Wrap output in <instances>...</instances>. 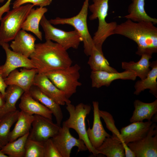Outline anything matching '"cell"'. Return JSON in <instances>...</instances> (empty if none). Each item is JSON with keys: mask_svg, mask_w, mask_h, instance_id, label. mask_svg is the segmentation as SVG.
<instances>
[{"mask_svg": "<svg viewBox=\"0 0 157 157\" xmlns=\"http://www.w3.org/2000/svg\"><path fill=\"white\" fill-rule=\"evenodd\" d=\"M5 103L4 97L0 92V109L3 106Z\"/></svg>", "mask_w": 157, "mask_h": 157, "instance_id": "cell-38", "label": "cell"}, {"mask_svg": "<svg viewBox=\"0 0 157 157\" xmlns=\"http://www.w3.org/2000/svg\"><path fill=\"white\" fill-rule=\"evenodd\" d=\"M153 123L151 120L145 122H134L121 128L120 133L124 150L129 148L127 145L128 143L144 138L147 134Z\"/></svg>", "mask_w": 157, "mask_h": 157, "instance_id": "cell-15", "label": "cell"}, {"mask_svg": "<svg viewBox=\"0 0 157 157\" xmlns=\"http://www.w3.org/2000/svg\"><path fill=\"white\" fill-rule=\"evenodd\" d=\"M99 154L107 157H124V148L121 140L113 135L106 138L101 144L96 149Z\"/></svg>", "mask_w": 157, "mask_h": 157, "instance_id": "cell-23", "label": "cell"}, {"mask_svg": "<svg viewBox=\"0 0 157 157\" xmlns=\"http://www.w3.org/2000/svg\"><path fill=\"white\" fill-rule=\"evenodd\" d=\"M80 66L76 64L66 68L51 71L45 73L51 81L63 92L69 99L81 86L79 81Z\"/></svg>", "mask_w": 157, "mask_h": 157, "instance_id": "cell-7", "label": "cell"}, {"mask_svg": "<svg viewBox=\"0 0 157 157\" xmlns=\"http://www.w3.org/2000/svg\"><path fill=\"white\" fill-rule=\"evenodd\" d=\"M34 116L28 138L43 142L57 134L61 126L54 123L52 119L39 115Z\"/></svg>", "mask_w": 157, "mask_h": 157, "instance_id": "cell-10", "label": "cell"}, {"mask_svg": "<svg viewBox=\"0 0 157 157\" xmlns=\"http://www.w3.org/2000/svg\"><path fill=\"white\" fill-rule=\"evenodd\" d=\"M132 2L128 6V14L124 17L135 22H151L155 25L157 19L152 18L147 14L145 9V0H131Z\"/></svg>", "mask_w": 157, "mask_h": 157, "instance_id": "cell-25", "label": "cell"}, {"mask_svg": "<svg viewBox=\"0 0 157 157\" xmlns=\"http://www.w3.org/2000/svg\"><path fill=\"white\" fill-rule=\"evenodd\" d=\"M51 138L62 157H69L72 150L75 147H77L78 152L88 150L82 140L71 134L69 129L64 122L57 134Z\"/></svg>", "mask_w": 157, "mask_h": 157, "instance_id": "cell-9", "label": "cell"}, {"mask_svg": "<svg viewBox=\"0 0 157 157\" xmlns=\"http://www.w3.org/2000/svg\"><path fill=\"white\" fill-rule=\"evenodd\" d=\"M0 157H8V156L3 153L0 150Z\"/></svg>", "mask_w": 157, "mask_h": 157, "instance_id": "cell-40", "label": "cell"}, {"mask_svg": "<svg viewBox=\"0 0 157 157\" xmlns=\"http://www.w3.org/2000/svg\"><path fill=\"white\" fill-rule=\"evenodd\" d=\"M5 0H0V3H3Z\"/></svg>", "mask_w": 157, "mask_h": 157, "instance_id": "cell-41", "label": "cell"}, {"mask_svg": "<svg viewBox=\"0 0 157 157\" xmlns=\"http://www.w3.org/2000/svg\"><path fill=\"white\" fill-rule=\"evenodd\" d=\"M52 0H16L13 3V8L18 7L26 3H31L34 6L45 7L49 6Z\"/></svg>", "mask_w": 157, "mask_h": 157, "instance_id": "cell-35", "label": "cell"}, {"mask_svg": "<svg viewBox=\"0 0 157 157\" xmlns=\"http://www.w3.org/2000/svg\"><path fill=\"white\" fill-rule=\"evenodd\" d=\"M19 113L20 111L17 110L7 114L0 119V145L2 147L9 142L11 128L17 121Z\"/></svg>", "mask_w": 157, "mask_h": 157, "instance_id": "cell-30", "label": "cell"}, {"mask_svg": "<svg viewBox=\"0 0 157 157\" xmlns=\"http://www.w3.org/2000/svg\"><path fill=\"white\" fill-rule=\"evenodd\" d=\"M89 2V0H85L81 9L75 16L66 18L57 17L49 20L52 24H68L73 26L82 38L84 52L87 56H90L91 54L94 45L92 38L89 33L87 23Z\"/></svg>", "mask_w": 157, "mask_h": 157, "instance_id": "cell-6", "label": "cell"}, {"mask_svg": "<svg viewBox=\"0 0 157 157\" xmlns=\"http://www.w3.org/2000/svg\"><path fill=\"white\" fill-rule=\"evenodd\" d=\"M8 86L6 84L3 77L2 67L0 66V92L4 97L5 91Z\"/></svg>", "mask_w": 157, "mask_h": 157, "instance_id": "cell-36", "label": "cell"}, {"mask_svg": "<svg viewBox=\"0 0 157 157\" xmlns=\"http://www.w3.org/2000/svg\"><path fill=\"white\" fill-rule=\"evenodd\" d=\"M0 120H1V119H0ZM1 147H2L0 145V149H1Z\"/></svg>", "mask_w": 157, "mask_h": 157, "instance_id": "cell-42", "label": "cell"}, {"mask_svg": "<svg viewBox=\"0 0 157 157\" xmlns=\"http://www.w3.org/2000/svg\"><path fill=\"white\" fill-rule=\"evenodd\" d=\"M137 77L135 72L129 70H125L121 72L92 70L90 75L92 87L97 88L103 86H108L113 81L117 79L134 81Z\"/></svg>", "mask_w": 157, "mask_h": 157, "instance_id": "cell-14", "label": "cell"}, {"mask_svg": "<svg viewBox=\"0 0 157 157\" xmlns=\"http://www.w3.org/2000/svg\"><path fill=\"white\" fill-rule=\"evenodd\" d=\"M36 40L33 35L20 30L12 41L10 47L14 51L29 58L35 50Z\"/></svg>", "mask_w": 157, "mask_h": 157, "instance_id": "cell-18", "label": "cell"}, {"mask_svg": "<svg viewBox=\"0 0 157 157\" xmlns=\"http://www.w3.org/2000/svg\"><path fill=\"white\" fill-rule=\"evenodd\" d=\"M0 45L4 49L6 55V62L1 65L4 79L12 71L17 68H35L30 58L11 50L8 43L0 41Z\"/></svg>", "mask_w": 157, "mask_h": 157, "instance_id": "cell-12", "label": "cell"}, {"mask_svg": "<svg viewBox=\"0 0 157 157\" xmlns=\"http://www.w3.org/2000/svg\"><path fill=\"white\" fill-rule=\"evenodd\" d=\"M29 92L34 99L51 112L55 118L56 123L61 126L63 118V114L60 106L35 86L33 85L31 88Z\"/></svg>", "mask_w": 157, "mask_h": 157, "instance_id": "cell-20", "label": "cell"}, {"mask_svg": "<svg viewBox=\"0 0 157 157\" xmlns=\"http://www.w3.org/2000/svg\"><path fill=\"white\" fill-rule=\"evenodd\" d=\"M47 11L45 7L32 8L23 24L22 29L32 32L42 41V33L39 30V25L42 18Z\"/></svg>", "mask_w": 157, "mask_h": 157, "instance_id": "cell-21", "label": "cell"}, {"mask_svg": "<svg viewBox=\"0 0 157 157\" xmlns=\"http://www.w3.org/2000/svg\"><path fill=\"white\" fill-rule=\"evenodd\" d=\"M88 63L92 71H104L117 72V71L110 66L104 56L102 50H99L93 45Z\"/></svg>", "mask_w": 157, "mask_h": 157, "instance_id": "cell-29", "label": "cell"}, {"mask_svg": "<svg viewBox=\"0 0 157 157\" xmlns=\"http://www.w3.org/2000/svg\"><path fill=\"white\" fill-rule=\"evenodd\" d=\"M99 113L100 117L104 120L107 128L112 132L113 135L117 136L122 142L120 132L115 126V122L112 115L107 111L100 110Z\"/></svg>", "mask_w": 157, "mask_h": 157, "instance_id": "cell-33", "label": "cell"}, {"mask_svg": "<svg viewBox=\"0 0 157 157\" xmlns=\"http://www.w3.org/2000/svg\"><path fill=\"white\" fill-rule=\"evenodd\" d=\"M29 58L38 73L65 69L72 63L67 50L59 44L50 40L36 44L35 50Z\"/></svg>", "mask_w": 157, "mask_h": 157, "instance_id": "cell-2", "label": "cell"}, {"mask_svg": "<svg viewBox=\"0 0 157 157\" xmlns=\"http://www.w3.org/2000/svg\"><path fill=\"white\" fill-rule=\"evenodd\" d=\"M24 92L23 90L17 86H8L4 95L5 103L0 109V119L7 114L17 110L16 103Z\"/></svg>", "mask_w": 157, "mask_h": 157, "instance_id": "cell-26", "label": "cell"}, {"mask_svg": "<svg viewBox=\"0 0 157 157\" xmlns=\"http://www.w3.org/2000/svg\"><path fill=\"white\" fill-rule=\"evenodd\" d=\"M34 116L20 111L18 119L13 130L10 131L9 142L13 141L29 133L31 128Z\"/></svg>", "mask_w": 157, "mask_h": 157, "instance_id": "cell-27", "label": "cell"}, {"mask_svg": "<svg viewBox=\"0 0 157 157\" xmlns=\"http://www.w3.org/2000/svg\"><path fill=\"white\" fill-rule=\"evenodd\" d=\"M24 157H44L43 142L28 138L25 144Z\"/></svg>", "mask_w": 157, "mask_h": 157, "instance_id": "cell-32", "label": "cell"}, {"mask_svg": "<svg viewBox=\"0 0 157 157\" xmlns=\"http://www.w3.org/2000/svg\"><path fill=\"white\" fill-rule=\"evenodd\" d=\"M66 109L69 117L64 121L66 125L69 129H72L78 134L79 138L82 140L90 153L95 156L99 154L96 149L90 144L87 133L85 119L91 110L90 105L81 103L75 106L71 102L67 103Z\"/></svg>", "mask_w": 157, "mask_h": 157, "instance_id": "cell-4", "label": "cell"}, {"mask_svg": "<svg viewBox=\"0 0 157 157\" xmlns=\"http://www.w3.org/2000/svg\"><path fill=\"white\" fill-rule=\"evenodd\" d=\"M134 110L130 119L132 123L143 122L144 120H151L154 115L157 113V99L154 101L147 103L137 99L134 102Z\"/></svg>", "mask_w": 157, "mask_h": 157, "instance_id": "cell-22", "label": "cell"}, {"mask_svg": "<svg viewBox=\"0 0 157 157\" xmlns=\"http://www.w3.org/2000/svg\"><path fill=\"white\" fill-rule=\"evenodd\" d=\"M29 133L9 142L0 150L9 157H24L25 144Z\"/></svg>", "mask_w": 157, "mask_h": 157, "instance_id": "cell-31", "label": "cell"}, {"mask_svg": "<svg viewBox=\"0 0 157 157\" xmlns=\"http://www.w3.org/2000/svg\"><path fill=\"white\" fill-rule=\"evenodd\" d=\"M151 121L153 122H156L157 121V113L155 114L152 117Z\"/></svg>", "mask_w": 157, "mask_h": 157, "instance_id": "cell-39", "label": "cell"}, {"mask_svg": "<svg viewBox=\"0 0 157 157\" xmlns=\"http://www.w3.org/2000/svg\"><path fill=\"white\" fill-rule=\"evenodd\" d=\"M33 85L37 87L60 106L71 102L65 93L56 87L44 73L36 74Z\"/></svg>", "mask_w": 157, "mask_h": 157, "instance_id": "cell-13", "label": "cell"}, {"mask_svg": "<svg viewBox=\"0 0 157 157\" xmlns=\"http://www.w3.org/2000/svg\"><path fill=\"white\" fill-rule=\"evenodd\" d=\"M19 107L28 114L38 115L52 120V114L45 106L34 99L29 92H24L20 97Z\"/></svg>", "mask_w": 157, "mask_h": 157, "instance_id": "cell-19", "label": "cell"}, {"mask_svg": "<svg viewBox=\"0 0 157 157\" xmlns=\"http://www.w3.org/2000/svg\"><path fill=\"white\" fill-rule=\"evenodd\" d=\"M152 68L146 77L143 79L137 81L135 85V90L134 94L138 95L146 89H149V92L157 98V60L150 63Z\"/></svg>", "mask_w": 157, "mask_h": 157, "instance_id": "cell-24", "label": "cell"}, {"mask_svg": "<svg viewBox=\"0 0 157 157\" xmlns=\"http://www.w3.org/2000/svg\"><path fill=\"white\" fill-rule=\"evenodd\" d=\"M34 6L33 4L27 3L13 8L7 13L0 22V41L8 43L13 40Z\"/></svg>", "mask_w": 157, "mask_h": 157, "instance_id": "cell-5", "label": "cell"}, {"mask_svg": "<svg viewBox=\"0 0 157 157\" xmlns=\"http://www.w3.org/2000/svg\"><path fill=\"white\" fill-rule=\"evenodd\" d=\"M12 0H8L6 3L0 7V22L2 18V16L5 13H7L10 10V5Z\"/></svg>", "mask_w": 157, "mask_h": 157, "instance_id": "cell-37", "label": "cell"}, {"mask_svg": "<svg viewBox=\"0 0 157 157\" xmlns=\"http://www.w3.org/2000/svg\"><path fill=\"white\" fill-rule=\"evenodd\" d=\"M93 3L89 5L91 12L89 19L90 20L97 19L98 26L97 30L92 38L94 45L102 50L103 44L106 39L114 34V31L117 23L115 22L108 23L106 18L108 15L109 0H92Z\"/></svg>", "mask_w": 157, "mask_h": 157, "instance_id": "cell-3", "label": "cell"}, {"mask_svg": "<svg viewBox=\"0 0 157 157\" xmlns=\"http://www.w3.org/2000/svg\"><path fill=\"white\" fill-rule=\"evenodd\" d=\"M135 157H157V126L153 122L147 135L142 139L127 144Z\"/></svg>", "mask_w": 157, "mask_h": 157, "instance_id": "cell-11", "label": "cell"}, {"mask_svg": "<svg viewBox=\"0 0 157 157\" xmlns=\"http://www.w3.org/2000/svg\"><path fill=\"white\" fill-rule=\"evenodd\" d=\"M44 157H62L51 138L43 142Z\"/></svg>", "mask_w": 157, "mask_h": 157, "instance_id": "cell-34", "label": "cell"}, {"mask_svg": "<svg viewBox=\"0 0 157 157\" xmlns=\"http://www.w3.org/2000/svg\"><path fill=\"white\" fill-rule=\"evenodd\" d=\"M38 73L36 68H23L19 71L16 69L12 71L4 80L7 86L16 85L23 89L24 92H29Z\"/></svg>", "mask_w": 157, "mask_h": 157, "instance_id": "cell-16", "label": "cell"}, {"mask_svg": "<svg viewBox=\"0 0 157 157\" xmlns=\"http://www.w3.org/2000/svg\"><path fill=\"white\" fill-rule=\"evenodd\" d=\"M153 23L135 22L129 19L117 24L114 34L124 36L134 41L138 45L136 53L151 56L157 52V28Z\"/></svg>", "mask_w": 157, "mask_h": 157, "instance_id": "cell-1", "label": "cell"}, {"mask_svg": "<svg viewBox=\"0 0 157 157\" xmlns=\"http://www.w3.org/2000/svg\"><path fill=\"white\" fill-rule=\"evenodd\" d=\"M141 56L140 59L137 62H122V67L125 70L134 72L137 76L142 80L146 77L150 70L149 67L151 63L149 60L152 58V56L147 54H143Z\"/></svg>", "mask_w": 157, "mask_h": 157, "instance_id": "cell-28", "label": "cell"}, {"mask_svg": "<svg viewBox=\"0 0 157 157\" xmlns=\"http://www.w3.org/2000/svg\"><path fill=\"white\" fill-rule=\"evenodd\" d=\"M40 24L44 31L46 40L54 41L67 50L71 48L78 49L80 42H82L81 36L76 30L67 31L57 28L53 26L44 15Z\"/></svg>", "mask_w": 157, "mask_h": 157, "instance_id": "cell-8", "label": "cell"}, {"mask_svg": "<svg viewBox=\"0 0 157 157\" xmlns=\"http://www.w3.org/2000/svg\"><path fill=\"white\" fill-rule=\"evenodd\" d=\"M93 108V122L92 128L87 130V136L92 146L95 149L99 147L105 139L111 135L104 129L99 115V103L92 102Z\"/></svg>", "mask_w": 157, "mask_h": 157, "instance_id": "cell-17", "label": "cell"}]
</instances>
